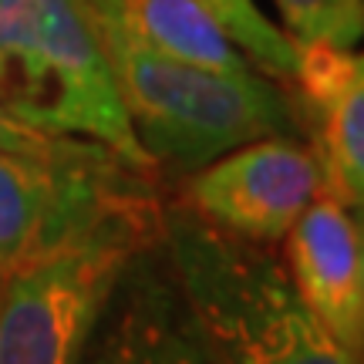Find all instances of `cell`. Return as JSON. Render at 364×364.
I'll return each mask as SVG.
<instances>
[{"instance_id": "12", "label": "cell", "mask_w": 364, "mask_h": 364, "mask_svg": "<svg viewBox=\"0 0 364 364\" xmlns=\"http://www.w3.org/2000/svg\"><path fill=\"white\" fill-rule=\"evenodd\" d=\"M297 44L358 48L364 41V0H277Z\"/></svg>"}, {"instance_id": "5", "label": "cell", "mask_w": 364, "mask_h": 364, "mask_svg": "<svg viewBox=\"0 0 364 364\" xmlns=\"http://www.w3.org/2000/svg\"><path fill=\"white\" fill-rule=\"evenodd\" d=\"M166 182L102 156L0 152V273L34 260L118 213L159 203Z\"/></svg>"}, {"instance_id": "10", "label": "cell", "mask_w": 364, "mask_h": 364, "mask_svg": "<svg viewBox=\"0 0 364 364\" xmlns=\"http://www.w3.org/2000/svg\"><path fill=\"white\" fill-rule=\"evenodd\" d=\"M91 17L149 51L216 71H260L203 0H81Z\"/></svg>"}, {"instance_id": "7", "label": "cell", "mask_w": 364, "mask_h": 364, "mask_svg": "<svg viewBox=\"0 0 364 364\" xmlns=\"http://www.w3.org/2000/svg\"><path fill=\"white\" fill-rule=\"evenodd\" d=\"M78 364H216L172 284L159 240L125 267Z\"/></svg>"}, {"instance_id": "4", "label": "cell", "mask_w": 364, "mask_h": 364, "mask_svg": "<svg viewBox=\"0 0 364 364\" xmlns=\"http://www.w3.org/2000/svg\"><path fill=\"white\" fill-rule=\"evenodd\" d=\"M159 209L118 213L4 273L0 364H78L125 267L159 240Z\"/></svg>"}, {"instance_id": "3", "label": "cell", "mask_w": 364, "mask_h": 364, "mask_svg": "<svg viewBox=\"0 0 364 364\" xmlns=\"http://www.w3.org/2000/svg\"><path fill=\"white\" fill-rule=\"evenodd\" d=\"M0 105L34 129L91 139L159 176L81 0H0Z\"/></svg>"}, {"instance_id": "2", "label": "cell", "mask_w": 364, "mask_h": 364, "mask_svg": "<svg viewBox=\"0 0 364 364\" xmlns=\"http://www.w3.org/2000/svg\"><path fill=\"white\" fill-rule=\"evenodd\" d=\"M91 24L132 132L166 186L257 139L287 135L307 142L300 105L284 81L263 71L233 75L189 65L149 51L98 17Z\"/></svg>"}, {"instance_id": "1", "label": "cell", "mask_w": 364, "mask_h": 364, "mask_svg": "<svg viewBox=\"0 0 364 364\" xmlns=\"http://www.w3.org/2000/svg\"><path fill=\"white\" fill-rule=\"evenodd\" d=\"M159 250L216 364H364L304 304L280 250L216 230L169 186Z\"/></svg>"}, {"instance_id": "15", "label": "cell", "mask_w": 364, "mask_h": 364, "mask_svg": "<svg viewBox=\"0 0 364 364\" xmlns=\"http://www.w3.org/2000/svg\"><path fill=\"white\" fill-rule=\"evenodd\" d=\"M0 284H4V273H0Z\"/></svg>"}, {"instance_id": "14", "label": "cell", "mask_w": 364, "mask_h": 364, "mask_svg": "<svg viewBox=\"0 0 364 364\" xmlns=\"http://www.w3.org/2000/svg\"><path fill=\"white\" fill-rule=\"evenodd\" d=\"M358 220V233H361V287H364V213H354Z\"/></svg>"}, {"instance_id": "8", "label": "cell", "mask_w": 364, "mask_h": 364, "mask_svg": "<svg viewBox=\"0 0 364 364\" xmlns=\"http://www.w3.org/2000/svg\"><path fill=\"white\" fill-rule=\"evenodd\" d=\"M280 247L304 304L348 351L364 358L361 233L354 213L324 186Z\"/></svg>"}, {"instance_id": "6", "label": "cell", "mask_w": 364, "mask_h": 364, "mask_svg": "<svg viewBox=\"0 0 364 364\" xmlns=\"http://www.w3.org/2000/svg\"><path fill=\"white\" fill-rule=\"evenodd\" d=\"M169 189L223 233L280 250L297 216L324 189V172L311 142L270 135L223 152Z\"/></svg>"}, {"instance_id": "13", "label": "cell", "mask_w": 364, "mask_h": 364, "mask_svg": "<svg viewBox=\"0 0 364 364\" xmlns=\"http://www.w3.org/2000/svg\"><path fill=\"white\" fill-rule=\"evenodd\" d=\"M0 152H17V156H102L112 152L105 145L91 142V139H78V135H54V132L34 129L11 115L0 105Z\"/></svg>"}, {"instance_id": "9", "label": "cell", "mask_w": 364, "mask_h": 364, "mask_svg": "<svg viewBox=\"0 0 364 364\" xmlns=\"http://www.w3.org/2000/svg\"><path fill=\"white\" fill-rule=\"evenodd\" d=\"M300 65L290 91L324 186L351 213H364V51L297 44Z\"/></svg>"}, {"instance_id": "11", "label": "cell", "mask_w": 364, "mask_h": 364, "mask_svg": "<svg viewBox=\"0 0 364 364\" xmlns=\"http://www.w3.org/2000/svg\"><path fill=\"white\" fill-rule=\"evenodd\" d=\"M203 4L216 14V21L240 44V51L247 54L263 75L284 81V85H290L297 78V65H300L297 41L290 34H284L280 27H273L257 11L253 0H203Z\"/></svg>"}]
</instances>
